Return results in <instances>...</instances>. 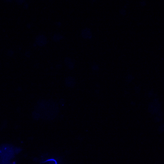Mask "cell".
I'll return each mask as SVG.
<instances>
[{"label":"cell","mask_w":164,"mask_h":164,"mask_svg":"<svg viewBox=\"0 0 164 164\" xmlns=\"http://www.w3.org/2000/svg\"><path fill=\"white\" fill-rule=\"evenodd\" d=\"M22 149L9 144H3L0 146V158L12 160L18 154Z\"/></svg>","instance_id":"6da1fadb"},{"label":"cell","mask_w":164,"mask_h":164,"mask_svg":"<svg viewBox=\"0 0 164 164\" xmlns=\"http://www.w3.org/2000/svg\"><path fill=\"white\" fill-rule=\"evenodd\" d=\"M0 164H17L15 162H12V160L0 158Z\"/></svg>","instance_id":"7a4b0ae2"}]
</instances>
